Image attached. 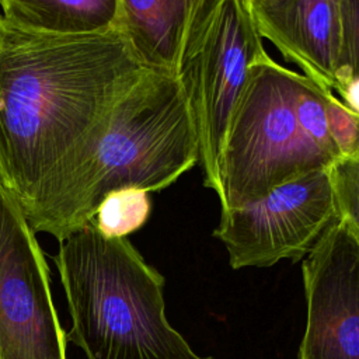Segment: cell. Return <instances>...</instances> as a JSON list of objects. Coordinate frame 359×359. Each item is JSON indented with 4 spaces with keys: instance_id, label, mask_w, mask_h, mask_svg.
Wrapping results in <instances>:
<instances>
[{
    "instance_id": "7a4b0ae2",
    "label": "cell",
    "mask_w": 359,
    "mask_h": 359,
    "mask_svg": "<svg viewBox=\"0 0 359 359\" xmlns=\"http://www.w3.org/2000/svg\"><path fill=\"white\" fill-rule=\"evenodd\" d=\"M198 161V133L181 79L144 69L20 206L35 233L63 241L93 222L111 191L164 189Z\"/></svg>"
},
{
    "instance_id": "ba28073f",
    "label": "cell",
    "mask_w": 359,
    "mask_h": 359,
    "mask_svg": "<svg viewBox=\"0 0 359 359\" xmlns=\"http://www.w3.org/2000/svg\"><path fill=\"white\" fill-rule=\"evenodd\" d=\"M306 327L297 359H359V240L335 219L302 265Z\"/></svg>"
},
{
    "instance_id": "4fadbf2b",
    "label": "cell",
    "mask_w": 359,
    "mask_h": 359,
    "mask_svg": "<svg viewBox=\"0 0 359 359\" xmlns=\"http://www.w3.org/2000/svg\"><path fill=\"white\" fill-rule=\"evenodd\" d=\"M337 219L359 240V157L339 158L330 168Z\"/></svg>"
},
{
    "instance_id": "e0dca14e",
    "label": "cell",
    "mask_w": 359,
    "mask_h": 359,
    "mask_svg": "<svg viewBox=\"0 0 359 359\" xmlns=\"http://www.w3.org/2000/svg\"><path fill=\"white\" fill-rule=\"evenodd\" d=\"M4 29H6V22H4L3 15L0 14V43H1V39H3V35H4Z\"/></svg>"
},
{
    "instance_id": "52a82bcc",
    "label": "cell",
    "mask_w": 359,
    "mask_h": 359,
    "mask_svg": "<svg viewBox=\"0 0 359 359\" xmlns=\"http://www.w3.org/2000/svg\"><path fill=\"white\" fill-rule=\"evenodd\" d=\"M337 219L328 170L310 172L243 206L222 210L213 236L233 269L268 268L309 254Z\"/></svg>"
},
{
    "instance_id": "8992f818",
    "label": "cell",
    "mask_w": 359,
    "mask_h": 359,
    "mask_svg": "<svg viewBox=\"0 0 359 359\" xmlns=\"http://www.w3.org/2000/svg\"><path fill=\"white\" fill-rule=\"evenodd\" d=\"M36 233L0 181V359H67Z\"/></svg>"
},
{
    "instance_id": "9c48e42d",
    "label": "cell",
    "mask_w": 359,
    "mask_h": 359,
    "mask_svg": "<svg viewBox=\"0 0 359 359\" xmlns=\"http://www.w3.org/2000/svg\"><path fill=\"white\" fill-rule=\"evenodd\" d=\"M254 25L317 84L337 90L341 0H248Z\"/></svg>"
},
{
    "instance_id": "5b68a950",
    "label": "cell",
    "mask_w": 359,
    "mask_h": 359,
    "mask_svg": "<svg viewBox=\"0 0 359 359\" xmlns=\"http://www.w3.org/2000/svg\"><path fill=\"white\" fill-rule=\"evenodd\" d=\"M266 55L244 0H213L187 46L181 79L199 140L203 184L220 198V161L254 65Z\"/></svg>"
},
{
    "instance_id": "d6986e66",
    "label": "cell",
    "mask_w": 359,
    "mask_h": 359,
    "mask_svg": "<svg viewBox=\"0 0 359 359\" xmlns=\"http://www.w3.org/2000/svg\"><path fill=\"white\" fill-rule=\"evenodd\" d=\"M244 1H248V0H244Z\"/></svg>"
},
{
    "instance_id": "277c9868",
    "label": "cell",
    "mask_w": 359,
    "mask_h": 359,
    "mask_svg": "<svg viewBox=\"0 0 359 359\" xmlns=\"http://www.w3.org/2000/svg\"><path fill=\"white\" fill-rule=\"evenodd\" d=\"M325 91L268 53L254 65L222 154V210L339 160L328 133Z\"/></svg>"
},
{
    "instance_id": "30bf717a",
    "label": "cell",
    "mask_w": 359,
    "mask_h": 359,
    "mask_svg": "<svg viewBox=\"0 0 359 359\" xmlns=\"http://www.w3.org/2000/svg\"><path fill=\"white\" fill-rule=\"evenodd\" d=\"M213 0H118L121 31L140 63L178 76L191 36Z\"/></svg>"
},
{
    "instance_id": "6da1fadb",
    "label": "cell",
    "mask_w": 359,
    "mask_h": 359,
    "mask_svg": "<svg viewBox=\"0 0 359 359\" xmlns=\"http://www.w3.org/2000/svg\"><path fill=\"white\" fill-rule=\"evenodd\" d=\"M144 69L119 29L55 36L6 22L0 43V172L18 202Z\"/></svg>"
},
{
    "instance_id": "8fae6325",
    "label": "cell",
    "mask_w": 359,
    "mask_h": 359,
    "mask_svg": "<svg viewBox=\"0 0 359 359\" xmlns=\"http://www.w3.org/2000/svg\"><path fill=\"white\" fill-rule=\"evenodd\" d=\"M7 24L55 36L93 35L119 29L118 0H0Z\"/></svg>"
},
{
    "instance_id": "5bb4252c",
    "label": "cell",
    "mask_w": 359,
    "mask_h": 359,
    "mask_svg": "<svg viewBox=\"0 0 359 359\" xmlns=\"http://www.w3.org/2000/svg\"><path fill=\"white\" fill-rule=\"evenodd\" d=\"M325 118L339 158L359 157V114L328 88L325 91Z\"/></svg>"
},
{
    "instance_id": "ac0fdd59",
    "label": "cell",
    "mask_w": 359,
    "mask_h": 359,
    "mask_svg": "<svg viewBox=\"0 0 359 359\" xmlns=\"http://www.w3.org/2000/svg\"><path fill=\"white\" fill-rule=\"evenodd\" d=\"M0 181H1V172H0Z\"/></svg>"
},
{
    "instance_id": "2e32d148",
    "label": "cell",
    "mask_w": 359,
    "mask_h": 359,
    "mask_svg": "<svg viewBox=\"0 0 359 359\" xmlns=\"http://www.w3.org/2000/svg\"><path fill=\"white\" fill-rule=\"evenodd\" d=\"M337 93L342 97V101L356 114H359V77L344 83Z\"/></svg>"
},
{
    "instance_id": "9a60e30c",
    "label": "cell",
    "mask_w": 359,
    "mask_h": 359,
    "mask_svg": "<svg viewBox=\"0 0 359 359\" xmlns=\"http://www.w3.org/2000/svg\"><path fill=\"white\" fill-rule=\"evenodd\" d=\"M359 77V0H341V43L337 62V90ZM335 90V93H337Z\"/></svg>"
},
{
    "instance_id": "3957f363",
    "label": "cell",
    "mask_w": 359,
    "mask_h": 359,
    "mask_svg": "<svg viewBox=\"0 0 359 359\" xmlns=\"http://www.w3.org/2000/svg\"><path fill=\"white\" fill-rule=\"evenodd\" d=\"M72 318L66 339L86 359H215L196 353L165 316L164 276L126 238L93 223L53 257Z\"/></svg>"
},
{
    "instance_id": "7c38bea8",
    "label": "cell",
    "mask_w": 359,
    "mask_h": 359,
    "mask_svg": "<svg viewBox=\"0 0 359 359\" xmlns=\"http://www.w3.org/2000/svg\"><path fill=\"white\" fill-rule=\"evenodd\" d=\"M150 212L151 199L147 191L121 188L104 196L91 223L108 238H123L143 227Z\"/></svg>"
}]
</instances>
